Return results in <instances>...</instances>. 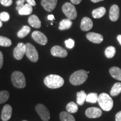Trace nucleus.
Instances as JSON below:
<instances>
[{
  "instance_id": "f257e3e1",
  "label": "nucleus",
  "mask_w": 121,
  "mask_h": 121,
  "mask_svg": "<svg viewBox=\"0 0 121 121\" xmlns=\"http://www.w3.org/2000/svg\"><path fill=\"white\" fill-rule=\"evenodd\" d=\"M64 79L57 75H49L44 79V83L50 89H57L62 87L64 84Z\"/></svg>"
},
{
  "instance_id": "f03ea898",
  "label": "nucleus",
  "mask_w": 121,
  "mask_h": 121,
  "mask_svg": "<svg viewBox=\"0 0 121 121\" xmlns=\"http://www.w3.org/2000/svg\"><path fill=\"white\" fill-rule=\"evenodd\" d=\"M88 78L86 71L83 69H80L75 71L70 76L69 82L75 86L80 85L84 84Z\"/></svg>"
},
{
  "instance_id": "7ed1b4c3",
  "label": "nucleus",
  "mask_w": 121,
  "mask_h": 121,
  "mask_svg": "<svg viewBox=\"0 0 121 121\" xmlns=\"http://www.w3.org/2000/svg\"><path fill=\"white\" fill-rule=\"evenodd\" d=\"M98 103L104 111H110L113 107V101L112 98L107 93H102L98 97Z\"/></svg>"
},
{
  "instance_id": "20e7f679",
  "label": "nucleus",
  "mask_w": 121,
  "mask_h": 121,
  "mask_svg": "<svg viewBox=\"0 0 121 121\" xmlns=\"http://www.w3.org/2000/svg\"><path fill=\"white\" fill-rule=\"evenodd\" d=\"M11 81L16 88L22 89L26 86V80L24 74L20 71L13 72L11 75Z\"/></svg>"
},
{
  "instance_id": "39448f33",
  "label": "nucleus",
  "mask_w": 121,
  "mask_h": 121,
  "mask_svg": "<svg viewBox=\"0 0 121 121\" xmlns=\"http://www.w3.org/2000/svg\"><path fill=\"white\" fill-rule=\"evenodd\" d=\"M62 11L64 14L70 20H74L77 17V11L75 6L71 3L66 2L62 6Z\"/></svg>"
},
{
  "instance_id": "423d86ee",
  "label": "nucleus",
  "mask_w": 121,
  "mask_h": 121,
  "mask_svg": "<svg viewBox=\"0 0 121 121\" xmlns=\"http://www.w3.org/2000/svg\"><path fill=\"white\" fill-rule=\"evenodd\" d=\"M26 54L29 60L33 62H37L39 59V54L37 50L34 45L30 43H26Z\"/></svg>"
},
{
  "instance_id": "0eeeda50",
  "label": "nucleus",
  "mask_w": 121,
  "mask_h": 121,
  "mask_svg": "<svg viewBox=\"0 0 121 121\" xmlns=\"http://www.w3.org/2000/svg\"><path fill=\"white\" fill-rule=\"evenodd\" d=\"M35 110L43 121H48L50 119V113L48 108L42 104L36 105Z\"/></svg>"
},
{
  "instance_id": "6e6552de",
  "label": "nucleus",
  "mask_w": 121,
  "mask_h": 121,
  "mask_svg": "<svg viewBox=\"0 0 121 121\" xmlns=\"http://www.w3.org/2000/svg\"><path fill=\"white\" fill-rule=\"evenodd\" d=\"M26 52V45L23 43H19L13 49V57L17 60H21Z\"/></svg>"
},
{
  "instance_id": "1a4fd4ad",
  "label": "nucleus",
  "mask_w": 121,
  "mask_h": 121,
  "mask_svg": "<svg viewBox=\"0 0 121 121\" xmlns=\"http://www.w3.org/2000/svg\"><path fill=\"white\" fill-rule=\"evenodd\" d=\"M33 39L39 44L44 45L47 43L48 39L43 33L39 31H34L31 34Z\"/></svg>"
},
{
  "instance_id": "9d476101",
  "label": "nucleus",
  "mask_w": 121,
  "mask_h": 121,
  "mask_svg": "<svg viewBox=\"0 0 121 121\" xmlns=\"http://www.w3.org/2000/svg\"><path fill=\"white\" fill-rule=\"evenodd\" d=\"M85 114L89 118H96L102 115V111L100 109L96 107H91L87 108L85 111Z\"/></svg>"
},
{
  "instance_id": "9b49d317",
  "label": "nucleus",
  "mask_w": 121,
  "mask_h": 121,
  "mask_svg": "<svg viewBox=\"0 0 121 121\" xmlns=\"http://www.w3.org/2000/svg\"><path fill=\"white\" fill-rule=\"evenodd\" d=\"M51 52L53 56L60 57V58H65L68 54L67 51L59 45H55L52 47Z\"/></svg>"
},
{
  "instance_id": "f8f14e48",
  "label": "nucleus",
  "mask_w": 121,
  "mask_h": 121,
  "mask_svg": "<svg viewBox=\"0 0 121 121\" xmlns=\"http://www.w3.org/2000/svg\"><path fill=\"white\" fill-rule=\"evenodd\" d=\"M57 0H42L41 4L47 11H53L57 5Z\"/></svg>"
},
{
  "instance_id": "ddd939ff",
  "label": "nucleus",
  "mask_w": 121,
  "mask_h": 121,
  "mask_svg": "<svg viewBox=\"0 0 121 121\" xmlns=\"http://www.w3.org/2000/svg\"><path fill=\"white\" fill-rule=\"evenodd\" d=\"M12 113H13V108L9 104H6L4 107L2 113H1V119L3 121H7L10 119Z\"/></svg>"
},
{
  "instance_id": "4468645a",
  "label": "nucleus",
  "mask_w": 121,
  "mask_h": 121,
  "mask_svg": "<svg viewBox=\"0 0 121 121\" xmlns=\"http://www.w3.org/2000/svg\"><path fill=\"white\" fill-rule=\"evenodd\" d=\"M86 38L89 41L95 44L102 43L103 40V37L102 35L95 33H88L86 34Z\"/></svg>"
},
{
  "instance_id": "2eb2a0df",
  "label": "nucleus",
  "mask_w": 121,
  "mask_h": 121,
  "mask_svg": "<svg viewBox=\"0 0 121 121\" xmlns=\"http://www.w3.org/2000/svg\"><path fill=\"white\" fill-rule=\"evenodd\" d=\"M119 17V8L117 4H113L110 7L109 10V18L110 20L116 22Z\"/></svg>"
},
{
  "instance_id": "dca6fc26",
  "label": "nucleus",
  "mask_w": 121,
  "mask_h": 121,
  "mask_svg": "<svg viewBox=\"0 0 121 121\" xmlns=\"http://www.w3.org/2000/svg\"><path fill=\"white\" fill-rule=\"evenodd\" d=\"M93 26V22L90 18L84 17L82 18L80 25V28L82 31H87L90 30Z\"/></svg>"
},
{
  "instance_id": "f3484780",
  "label": "nucleus",
  "mask_w": 121,
  "mask_h": 121,
  "mask_svg": "<svg viewBox=\"0 0 121 121\" xmlns=\"http://www.w3.org/2000/svg\"><path fill=\"white\" fill-rule=\"evenodd\" d=\"M28 22L31 26L34 28H40L41 27V22L37 15H32L28 19Z\"/></svg>"
},
{
  "instance_id": "a211bd4d",
  "label": "nucleus",
  "mask_w": 121,
  "mask_h": 121,
  "mask_svg": "<svg viewBox=\"0 0 121 121\" xmlns=\"http://www.w3.org/2000/svg\"><path fill=\"white\" fill-rule=\"evenodd\" d=\"M109 73L115 79L121 81V69L120 68L116 66L111 67L109 69Z\"/></svg>"
},
{
  "instance_id": "6ab92c4d",
  "label": "nucleus",
  "mask_w": 121,
  "mask_h": 121,
  "mask_svg": "<svg viewBox=\"0 0 121 121\" xmlns=\"http://www.w3.org/2000/svg\"><path fill=\"white\" fill-rule=\"evenodd\" d=\"M106 13V9L104 7H100L99 8L94 10L92 12V15L95 19H99L102 17Z\"/></svg>"
},
{
  "instance_id": "aec40b11",
  "label": "nucleus",
  "mask_w": 121,
  "mask_h": 121,
  "mask_svg": "<svg viewBox=\"0 0 121 121\" xmlns=\"http://www.w3.org/2000/svg\"><path fill=\"white\" fill-rule=\"evenodd\" d=\"M32 6L29 4H24V6L18 12L20 15H29L32 13Z\"/></svg>"
},
{
  "instance_id": "412c9836",
  "label": "nucleus",
  "mask_w": 121,
  "mask_h": 121,
  "mask_svg": "<svg viewBox=\"0 0 121 121\" xmlns=\"http://www.w3.org/2000/svg\"><path fill=\"white\" fill-rule=\"evenodd\" d=\"M72 25V22L71 20L67 19H63L60 23V26H59V30H65L69 29L71 27Z\"/></svg>"
},
{
  "instance_id": "4be33fe9",
  "label": "nucleus",
  "mask_w": 121,
  "mask_h": 121,
  "mask_svg": "<svg viewBox=\"0 0 121 121\" xmlns=\"http://www.w3.org/2000/svg\"><path fill=\"white\" fill-rule=\"evenodd\" d=\"M77 103L79 105H82L87 97V94L84 90L77 93Z\"/></svg>"
},
{
  "instance_id": "5701e85b",
  "label": "nucleus",
  "mask_w": 121,
  "mask_h": 121,
  "mask_svg": "<svg viewBox=\"0 0 121 121\" xmlns=\"http://www.w3.org/2000/svg\"><path fill=\"white\" fill-rule=\"evenodd\" d=\"M121 93V82H116L112 87L110 93L112 96L118 95Z\"/></svg>"
},
{
  "instance_id": "b1692460",
  "label": "nucleus",
  "mask_w": 121,
  "mask_h": 121,
  "mask_svg": "<svg viewBox=\"0 0 121 121\" xmlns=\"http://www.w3.org/2000/svg\"><path fill=\"white\" fill-rule=\"evenodd\" d=\"M60 121H75V118L71 113L66 112H62L60 114Z\"/></svg>"
},
{
  "instance_id": "393cba45",
  "label": "nucleus",
  "mask_w": 121,
  "mask_h": 121,
  "mask_svg": "<svg viewBox=\"0 0 121 121\" xmlns=\"http://www.w3.org/2000/svg\"><path fill=\"white\" fill-rule=\"evenodd\" d=\"M66 109L67 112L69 113H75L78 110V104L73 102H71L67 104Z\"/></svg>"
},
{
  "instance_id": "a878e982",
  "label": "nucleus",
  "mask_w": 121,
  "mask_h": 121,
  "mask_svg": "<svg viewBox=\"0 0 121 121\" xmlns=\"http://www.w3.org/2000/svg\"><path fill=\"white\" fill-rule=\"evenodd\" d=\"M30 30H31V29L29 26H26V25L24 26L22 29L17 32V35L18 37L20 38H23L25 37L30 32Z\"/></svg>"
},
{
  "instance_id": "bb28decb",
  "label": "nucleus",
  "mask_w": 121,
  "mask_h": 121,
  "mask_svg": "<svg viewBox=\"0 0 121 121\" xmlns=\"http://www.w3.org/2000/svg\"><path fill=\"white\" fill-rule=\"evenodd\" d=\"M98 96L96 93H91L87 95L86 99V102L90 103H96L98 102Z\"/></svg>"
},
{
  "instance_id": "cd10ccee",
  "label": "nucleus",
  "mask_w": 121,
  "mask_h": 121,
  "mask_svg": "<svg viewBox=\"0 0 121 121\" xmlns=\"http://www.w3.org/2000/svg\"><path fill=\"white\" fill-rule=\"evenodd\" d=\"M116 48L113 46H109L105 50V55L108 58H112L116 54Z\"/></svg>"
},
{
  "instance_id": "c85d7f7f",
  "label": "nucleus",
  "mask_w": 121,
  "mask_h": 121,
  "mask_svg": "<svg viewBox=\"0 0 121 121\" xmlns=\"http://www.w3.org/2000/svg\"><path fill=\"white\" fill-rule=\"evenodd\" d=\"M10 96L9 92L6 90H4L0 91V104L4 103L9 99Z\"/></svg>"
},
{
  "instance_id": "c756f323",
  "label": "nucleus",
  "mask_w": 121,
  "mask_h": 121,
  "mask_svg": "<svg viewBox=\"0 0 121 121\" xmlns=\"http://www.w3.org/2000/svg\"><path fill=\"white\" fill-rule=\"evenodd\" d=\"M11 44V40L10 39L3 36H0V46L10 47Z\"/></svg>"
},
{
  "instance_id": "7c9ffc66",
  "label": "nucleus",
  "mask_w": 121,
  "mask_h": 121,
  "mask_svg": "<svg viewBox=\"0 0 121 121\" xmlns=\"http://www.w3.org/2000/svg\"><path fill=\"white\" fill-rule=\"evenodd\" d=\"M10 19V15L6 12H2L0 13V19L3 22H7Z\"/></svg>"
},
{
  "instance_id": "2f4dec72",
  "label": "nucleus",
  "mask_w": 121,
  "mask_h": 121,
  "mask_svg": "<svg viewBox=\"0 0 121 121\" xmlns=\"http://www.w3.org/2000/svg\"><path fill=\"white\" fill-rule=\"evenodd\" d=\"M65 44H66V47L69 48V49H72L75 45V42L72 39H69L65 41Z\"/></svg>"
},
{
  "instance_id": "473e14b6",
  "label": "nucleus",
  "mask_w": 121,
  "mask_h": 121,
  "mask_svg": "<svg viewBox=\"0 0 121 121\" xmlns=\"http://www.w3.org/2000/svg\"><path fill=\"white\" fill-rule=\"evenodd\" d=\"M25 0H17V1H16V4H17V6H16V9L18 11H19V10L24 6V5L25 4H24V2H25Z\"/></svg>"
},
{
  "instance_id": "72a5a7b5",
  "label": "nucleus",
  "mask_w": 121,
  "mask_h": 121,
  "mask_svg": "<svg viewBox=\"0 0 121 121\" xmlns=\"http://www.w3.org/2000/svg\"><path fill=\"white\" fill-rule=\"evenodd\" d=\"M0 2L4 6H10L13 4V0H0Z\"/></svg>"
},
{
  "instance_id": "f704fd0d",
  "label": "nucleus",
  "mask_w": 121,
  "mask_h": 121,
  "mask_svg": "<svg viewBox=\"0 0 121 121\" xmlns=\"http://www.w3.org/2000/svg\"><path fill=\"white\" fill-rule=\"evenodd\" d=\"M4 63V56L2 53L0 51V69H1Z\"/></svg>"
},
{
  "instance_id": "c9c22d12",
  "label": "nucleus",
  "mask_w": 121,
  "mask_h": 121,
  "mask_svg": "<svg viewBox=\"0 0 121 121\" xmlns=\"http://www.w3.org/2000/svg\"><path fill=\"white\" fill-rule=\"evenodd\" d=\"M116 121H121V111H119L116 115Z\"/></svg>"
},
{
  "instance_id": "e433bc0d",
  "label": "nucleus",
  "mask_w": 121,
  "mask_h": 121,
  "mask_svg": "<svg viewBox=\"0 0 121 121\" xmlns=\"http://www.w3.org/2000/svg\"><path fill=\"white\" fill-rule=\"evenodd\" d=\"M26 2H28V4H30V5H31L32 6H36V2L35 1V0H26Z\"/></svg>"
},
{
  "instance_id": "4c0bfd02",
  "label": "nucleus",
  "mask_w": 121,
  "mask_h": 121,
  "mask_svg": "<svg viewBox=\"0 0 121 121\" xmlns=\"http://www.w3.org/2000/svg\"><path fill=\"white\" fill-rule=\"evenodd\" d=\"M70 1L72 4H78L81 2L82 0H70Z\"/></svg>"
},
{
  "instance_id": "58836bf2",
  "label": "nucleus",
  "mask_w": 121,
  "mask_h": 121,
  "mask_svg": "<svg viewBox=\"0 0 121 121\" xmlns=\"http://www.w3.org/2000/svg\"><path fill=\"white\" fill-rule=\"evenodd\" d=\"M48 19L49 20H54V17L53 15H49L48 16Z\"/></svg>"
},
{
  "instance_id": "ea45409f",
  "label": "nucleus",
  "mask_w": 121,
  "mask_h": 121,
  "mask_svg": "<svg viewBox=\"0 0 121 121\" xmlns=\"http://www.w3.org/2000/svg\"><path fill=\"white\" fill-rule=\"evenodd\" d=\"M117 40L121 45V35H118L117 36Z\"/></svg>"
},
{
  "instance_id": "a19ab883",
  "label": "nucleus",
  "mask_w": 121,
  "mask_h": 121,
  "mask_svg": "<svg viewBox=\"0 0 121 121\" xmlns=\"http://www.w3.org/2000/svg\"><path fill=\"white\" fill-rule=\"evenodd\" d=\"M90 1L94 3H97V2H100V1H104V0H90Z\"/></svg>"
},
{
  "instance_id": "79ce46f5",
  "label": "nucleus",
  "mask_w": 121,
  "mask_h": 121,
  "mask_svg": "<svg viewBox=\"0 0 121 121\" xmlns=\"http://www.w3.org/2000/svg\"><path fill=\"white\" fill-rule=\"evenodd\" d=\"M2 26V22H1V19H0V28H1Z\"/></svg>"
},
{
  "instance_id": "37998d69",
  "label": "nucleus",
  "mask_w": 121,
  "mask_h": 121,
  "mask_svg": "<svg viewBox=\"0 0 121 121\" xmlns=\"http://www.w3.org/2000/svg\"><path fill=\"white\" fill-rule=\"evenodd\" d=\"M26 121V120H24V121Z\"/></svg>"
}]
</instances>
